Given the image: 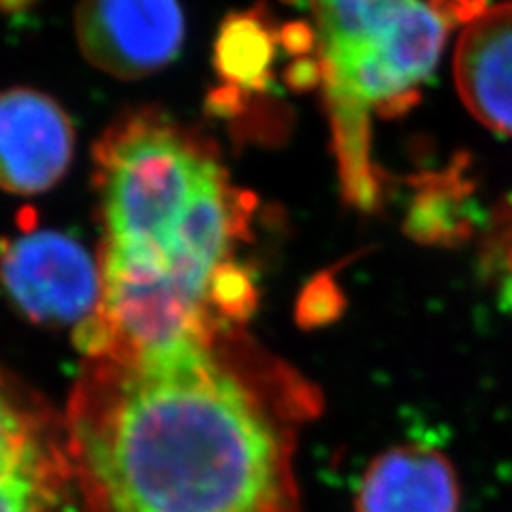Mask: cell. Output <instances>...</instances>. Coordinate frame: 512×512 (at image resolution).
Masks as SVG:
<instances>
[{"label":"cell","mask_w":512,"mask_h":512,"mask_svg":"<svg viewBox=\"0 0 512 512\" xmlns=\"http://www.w3.org/2000/svg\"><path fill=\"white\" fill-rule=\"evenodd\" d=\"M455 82L480 124L512 137V0L470 15L457 43Z\"/></svg>","instance_id":"8"},{"label":"cell","mask_w":512,"mask_h":512,"mask_svg":"<svg viewBox=\"0 0 512 512\" xmlns=\"http://www.w3.org/2000/svg\"><path fill=\"white\" fill-rule=\"evenodd\" d=\"M508 237L510 239H506V256H504V261H506V267H508V274H506V295L510 297V301H512V222H510V229H508Z\"/></svg>","instance_id":"12"},{"label":"cell","mask_w":512,"mask_h":512,"mask_svg":"<svg viewBox=\"0 0 512 512\" xmlns=\"http://www.w3.org/2000/svg\"><path fill=\"white\" fill-rule=\"evenodd\" d=\"M254 306V286L242 269L231 261L224 265L210 286V308L227 318H242Z\"/></svg>","instance_id":"11"},{"label":"cell","mask_w":512,"mask_h":512,"mask_svg":"<svg viewBox=\"0 0 512 512\" xmlns=\"http://www.w3.org/2000/svg\"><path fill=\"white\" fill-rule=\"evenodd\" d=\"M64 459L39 414L0 374V512H45Z\"/></svg>","instance_id":"7"},{"label":"cell","mask_w":512,"mask_h":512,"mask_svg":"<svg viewBox=\"0 0 512 512\" xmlns=\"http://www.w3.org/2000/svg\"><path fill=\"white\" fill-rule=\"evenodd\" d=\"M216 62L220 73L231 82L246 88L263 86L274 62V35L252 15L231 18L222 26Z\"/></svg>","instance_id":"10"},{"label":"cell","mask_w":512,"mask_h":512,"mask_svg":"<svg viewBox=\"0 0 512 512\" xmlns=\"http://www.w3.org/2000/svg\"><path fill=\"white\" fill-rule=\"evenodd\" d=\"M96 184L103 295L79 346L101 359L210 344V286L248 222L216 154L167 118L135 114L101 139Z\"/></svg>","instance_id":"2"},{"label":"cell","mask_w":512,"mask_h":512,"mask_svg":"<svg viewBox=\"0 0 512 512\" xmlns=\"http://www.w3.org/2000/svg\"><path fill=\"white\" fill-rule=\"evenodd\" d=\"M75 35L96 69L137 79L178 56L184 13L178 0H82L75 11Z\"/></svg>","instance_id":"5"},{"label":"cell","mask_w":512,"mask_h":512,"mask_svg":"<svg viewBox=\"0 0 512 512\" xmlns=\"http://www.w3.org/2000/svg\"><path fill=\"white\" fill-rule=\"evenodd\" d=\"M457 474L440 451L404 444L363 474L357 512H459Z\"/></svg>","instance_id":"9"},{"label":"cell","mask_w":512,"mask_h":512,"mask_svg":"<svg viewBox=\"0 0 512 512\" xmlns=\"http://www.w3.org/2000/svg\"><path fill=\"white\" fill-rule=\"evenodd\" d=\"M0 284L37 323L82 325L101 306V265L77 239L28 231L0 248Z\"/></svg>","instance_id":"4"},{"label":"cell","mask_w":512,"mask_h":512,"mask_svg":"<svg viewBox=\"0 0 512 512\" xmlns=\"http://www.w3.org/2000/svg\"><path fill=\"white\" fill-rule=\"evenodd\" d=\"M75 146L71 118L32 88L0 92V190L39 195L67 173Z\"/></svg>","instance_id":"6"},{"label":"cell","mask_w":512,"mask_h":512,"mask_svg":"<svg viewBox=\"0 0 512 512\" xmlns=\"http://www.w3.org/2000/svg\"><path fill=\"white\" fill-rule=\"evenodd\" d=\"M69 457L94 512H297L282 429L205 342L101 357Z\"/></svg>","instance_id":"1"},{"label":"cell","mask_w":512,"mask_h":512,"mask_svg":"<svg viewBox=\"0 0 512 512\" xmlns=\"http://www.w3.org/2000/svg\"><path fill=\"white\" fill-rule=\"evenodd\" d=\"M314 13L346 192L372 205L370 111L408 103L434 73L451 15L423 0H314Z\"/></svg>","instance_id":"3"}]
</instances>
